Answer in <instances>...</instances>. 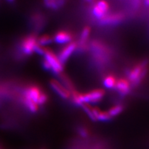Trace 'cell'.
I'll return each mask as SVG.
<instances>
[{"label":"cell","mask_w":149,"mask_h":149,"mask_svg":"<svg viewBox=\"0 0 149 149\" xmlns=\"http://www.w3.org/2000/svg\"><path fill=\"white\" fill-rule=\"evenodd\" d=\"M123 110L124 106L121 104H118L112 107V108H110V109L109 110L108 113L111 117H113V116H116L119 114L120 113H122V111Z\"/></svg>","instance_id":"9a60e30c"},{"label":"cell","mask_w":149,"mask_h":149,"mask_svg":"<svg viewBox=\"0 0 149 149\" xmlns=\"http://www.w3.org/2000/svg\"><path fill=\"white\" fill-rule=\"evenodd\" d=\"M44 92L38 85H31L25 88L22 96L32 101L37 104L39 98Z\"/></svg>","instance_id":"5b68a950"},{"label":"cell","mask_w":149,"mask_h":149,"mask_svg":"<svg viewBox=\"0 0 149 149\" xmlns=\"http://www.w3.org/2000/svg\"><path fill=\"white\" fill-rule=\"evenodd\" d=\"M77 47V44L75 42H72L64 47L62 50L60 52L58 57L60 63L63 65L66 62L70 57V56L72 54L73 51L75 50Z\"/></svg>","instance_id":"8992f818"},{"label":"cell","mask_w":149,"mask_h":149,"mask_svg":"<svg viewBox=\"0 0 149 149\" xmlns=\"http://www.w3.org/2000/svg\"><path fill=\"white\" fill-rule=\"evenodd\" d=\"M77 130L78 134L83 138H88L90 136V130L85 126H78Z\"/></svg>","instance_id":"ac0fdd59"},{"label":"cell","mask_w":149,"mask_h":149,"mask_svg":"<svg viewBox=\"0 0 149 149\" xmlns=\"http://www.w3.org/2000/svg\"><path fill=\"white\" fill-rule=\"evenodd\" d=\"M52 37L48 34H44L41 36L39 39H37V43L40 45L42 46L45 45L50 44L52 42Z\"/></svg>","instance_id":"4fadbf2b"},{"label":"cell","mask_w":149,"mask_h":149,"mask_svg":"<svg viewBox=\"0 0 149 149\" xmlns=\"http://www.w3.org/2000/svg\"><path fill=\"white\" fill-rule=\"evenodd\" d=\"M104 95V91L102 89H96L86 93H80V99L82 103L97 102L102 99Z\"/></svg>","instance_id":"277c9868"},{"label":"cell","mask_w":149,"mask_h":149,"mask_svg":"<svg viewBox=\"0 0 149 149\" xmlns=\"http://www.w3.org/2000/svg\"><path fill=\"white\" fill-rule=\"evenodd\" d=\"M65 2L63 1H44V4L45 6L49 8L53 9H57L62 7Z\"/></svg>","instance_id":"7c38bea8"},{"label":"cell","mask_w":149,"mask_h":149,"mask_svg":"<svg viewBox=\"0 0 149 149\" xmlns=\"http://www.w3.org/2000/svg\"><path fill=\"white\" fill-rule=\"evenodd\" d=\"M45 59L47 61L51 66L52 70L56 74H60L63 70V65L60 63L58 57L52 50L46 49L44 53Z\"/></svg>","instance_id":"3957f363"},{"label":"cell","mask_w":149,"mask_h":149,"mask_svg":"<svg viewBox=\"0 0 149 149\" xmlns=\"http://www.w3.org/2000/svg\"><path fill=\"white\" fill-rule=\"evenodd\" d=\"M41 149H45V148H41Z\"/></svg>","instance_id":"7402d4cb"},{"label":"cell","mask_w":149,"mask_h":149,"mask_svg":"<svg viewBox=\"0 0 149 149\" xmlns=\"http://www.w3.org/2000/svg\"><path fill=\"white\" fill-rule=\"evenodd\" d=\"M116 78L113 74H109L106 76L104 79V85L107 88H115L116 83Z\"/></svg>","instance_id":"8fae6325"},{"label":"cell","mask_w":149,"mask_h":149,"mask_svg":"<svg viewBox=\"0 0 149 149\" xmlns=\"http://www.w3.org/2000/svg\"><path fill=\"white\" fill-rule=\"evenodd\" d=\"M42 66L45 70H52L50 65L45 59H44L42 60Z\"/></svg>","instance_id":"ffe728a7"},{"label":"cell","mask_w":149,"mask_h":149,"mask_svg":"<svg viewBox=\"0 0 149 149\" xmlns=\"http://www.w3.org/2000/svg\"><path fill=\"white\" fill-rule=\"evenodd\" d=\"M145 3L146 4V5H149V0H148V1H145Z\"/></svg>","instance_id":"44dd1931"},{"label":"cell","mask_w":149,"mask_h":149,"mask_svg":"<svg viewBox=\"0 0 149 149\" xmlns=\"http://www.w3.org/2000/svg\"><path fill=\"white\" fill-rule=\"evenodd\" d=\"M50 85L52 89L63 98L68 99L70 96V92L56 80L54 79L51 80L50 81Z\"/></svg>","instance_id":"52a82bcc"},{"label":"cell","mask_w":149,"mask_h":149,"mask_svg":"<svg viewBox=\"0 0 149 149\" xmlns=\"http://www.w3.org/2000/svg\"><path fill=\"white\" fill-rule=\"evenodd\" d=\"M123 19V15L120 13L111 14V15H105L100 19V24L103 25L116 24Z\"/></svg>","instance_id":"ba28073f"},{"label":"cell","mask_w":149,"mask_h":149,"mask_svg":"<svg viewBox=\"0 0 149 149\" xmlns=\"http://www.w3.org/2000/svg\"><path fill=\"white\" fill-rule=\"evenodd\" d=\"M73 39V35L69 31H59L54 36V40L57 44H63L71 42Z\"/></svg>","instance_id":"9c48e42d"},{"label":"cell","mask_w":149,"mask_h":149,"mask_svg":"<svg viewBox=\"0 0 149 149\" xmlns=\"http://www.w3.org/2000/svg\"><path fill=\"white\" fill-rule=\"evenodd\" d=\"M93 13L96 17L101 19L103 16H104L106 15V13H105L102 9L97 5V4H96L95 5H94L93 8Z\"/></svg>","instance_id":"2e32d148"},{"label":"cell","mask_w":149,"mask_h":149,"mask_svg":"<svg viewBox=\"0 0 149 149\" xmlns=\"http://www.w3.org/2000/svg\"><path fill=\"white\" fill-rule=\"evenodd\" d=\"M90 33V27L88 26H86L83 28V29L81 31V36H80V44L81 45H85L86 40L89 37Z\"/></svg>","instance_id":"5bb4252c"},{"label":"cell","mask_w":149,"mask_h":149,"mask_svg":"<svg viewBox=\"0 0 149 149\" xmlns=\"http://www.w3.org/2000/svg\"><path fill=\"white\" fill-rule=\"evenodd\" d=\"M130 85L128 80L124 78H120L116 81L115 88L121 95H127L130 91Z\"/></svg>","instance_id":"30bf717a"},{"label":"cell","mask_w":149,"mask_h":149,"mask_svg":"<svg viewBox=\"0 0 149 149\" xmlns=\"http://www.w3.org/2000/svg\"><path fill=\"white\" fill-rule=\"evenodd\" d=\"M97 4L98 5L102 10L105 13H107L109 9V4L105 1H100L97 3Z\"/></svg>","instance_id":"d6986e66"},{"label":"cell","mask_w":149,"mask_h":149,"mask_svg":"<svg viewBox=\"0 0 149 149\" xmlns=\"http://www.w3.org/2000/svg\"><path fill=\"white\" fill-rule=\"evenodd\" d=\"M82 108H83L84 111H85L86 112V113L88 114V116H89V118L94 121H96L97 120L95 116L94 115V114H93V111H92V108L87 103H83L82 104Z\"/></svg>","instance_id":"e0dca14e"},{"label":"cell","mask_w":149,"mask_h":149,"mask_svg":"<svg viewBox=\"0 0 149 149\" xmlns=\"http://www.w3.org/2000/svg\"><path fill=\"white\" fill-rule=\"evenodd\" d=\"M37 44V37L35 34L26 36L21 40L19 45V56L25 57L31 55L34 52L36 45Z\"/></svg>","instance_id":"7a4b0ae2"},{"label":"cell","mask_w":149,"mask_h":149,"mask_svg":"<svg viewBox=\"0 0 149 149\" xmlns=\"http://www.w3.org/2000/svg\"><path fill=\"white\" fill-rule=\"evenodd\" d=\"M148 63L149 60L144 59L130 70L128 73V81L131 82L132 85H139L145 78L148 70Z\"/></svg>","instance_id":"6da1fadb"}]
</instances>
